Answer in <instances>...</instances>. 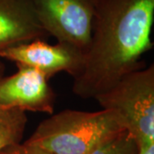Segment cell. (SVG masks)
I'll return each instance as SVG.
<instances>
[{"label":"cell","instance_id":"6da1fadb","mask_svg":"<svg viewBox=\"0 0 154 154\" xmlns=\"http://www.w3.org/2000/svg\"><path fill=\"white\" fill-rule=\"evenodd\" d=\"M154 0H98L90 44L73 93L95 99L122 77L145 68L141 57L152 48Z\"/></svg>","mask_w":154,"mask_h":154},{"label":"cell","instance_id":"7a4b0ae2","mask_svg":"<svg viewBox=\"0 0 154 154\" xmlns=\"http://www.w3.org/2000/svg\"><path fill=\"white\" fill-rule=\"evenodd\" d=\"M125 132L114 111L64 110L42 121L25 143L51 154H90Z\"/></svg>","mask_w":154,"mask_h":154},{"label":"cell","instance_id":"3957f363","mask_svg":"<svg viewBox=\"0 0 154 154\" xmlns=\"http://www.w3.org/2000/svg\"><path fill=\"white\" fill-rule=\"evenodd\" d=\"M94 99L118 116L137 146L154 142L153 64L127 74Z\"/></svg>","mask_w":154,"mask_h":154},{"label":"cell","instance_id":"277c9868","mask_svg":"<svg viewBox=\"0 0 154 154\" xmlns=\"http://www.w3.org/2000/svg\"><path fill=\"white\" fill-rule=\"evenodd\" d=\"M98 0H33L38 21L57 42L82 50L91 40L93 20Z\"/></svg>","mask_w":154,"mask_h":154},{"label":"cell","instance_id":"5b68a950","mask_svg":"<svg viewBox=\"0 0 154 154\" xmlns=\"http://www.w3.org/2000/svg\"><path fill=\"white\" fill-rule=\"evenodd\" d=\"M0 58L14 62L17 66L33 68L49 78L59 72H66L74 79L82 71L85 54L69 44L50 45L37 39L1 51Z\"/></svg>","mask_w":154,"mask_h":154},{"label":"cell","instance_id":"8992f818","mask_svg":"<svg viewBox=\"0 0 154 154\" xmlns=\"http://www.w3.org/2000/svg\"><path fill=\"white\" fill-rule=\"evenodd\" d=\"M17 67V73L0 79V107L52 115L56 95L49 77L33 68Z\"/></svg>","mask_w":154,"mask_h":154},{"label":"cell","instance_id":"52a82bcc","mask_svg":"<svg viewBox=\"0 0 154 154\" xmlns=\"http://www.w3.org/2000/svg\"><path fill=\"white\" fill-rule=\"evenodd\" d=\"M46 35L33 0H0V51Z\"/></svg>","mask_w":154,"mask_h":154},{"label":"cell","instance_id":"ba28073f","mask_svg":"<svg viewBox=\"0 0 154 154\" xmlns=\"http://www.w3.org/2000/svg\"><path fill=\"white\" fill-rule=\"evenodd\" d=\"M27 122L26 112L0 107V154L7 147L21 142Z\"/></svg>","mask_w":154,"mask_h":154},{"label":"cell","instance_id":"9c48e42d","mask_svg":"<svg viewBox=\"0 0 154 154\" xmlns=\"http://www.w3.org/2000/svg\"><path fill=\"white\" fill-rule=\"evenodd\" d=\"M138 146L135 140L128 133H121L109 140L90 154H137Z\"/></svg>","mask_w":154,"mask_h":154},{"label":"cell","instance_id":"30bf717a","mask_svg":"<svg viewBox=\"0 0 154 154\" xmlns=\"http://www.w3.org/2000/svg\"><path fill=\"white\" fill-rule=\"evenodd\" d=\"M1 154H51L37 146L24 143H17L5 149Z\"/></svg>","mask_w":154,"mask_h":154},{"label":"cell","instance_id":"8fae6325","mask_svg":"<svg viewBox=\"0 0 154 154\" xmlns=\"http://www.w3.org/2000/svg\"><path fill=\"white\" fill-rule=\"evenodd\" d=\"M137 154H154V142L139 145Z\"/></svg>","mask_w":154,"mask_h":154},{"label":"cell","instance_id":"7c38bea8","mask_svg":"<svg viewBox=\"0 0 154 154\" xmlns=\"http://www.w3.org/2000/svg\"><path fill=\"white\" fill-rule=\"evenodd\" d=\"M2 60L3 59L0 58V79L3 76H5V65Z\"/></svg>","mask_w":154,"mask_h":154}]
</instances>
